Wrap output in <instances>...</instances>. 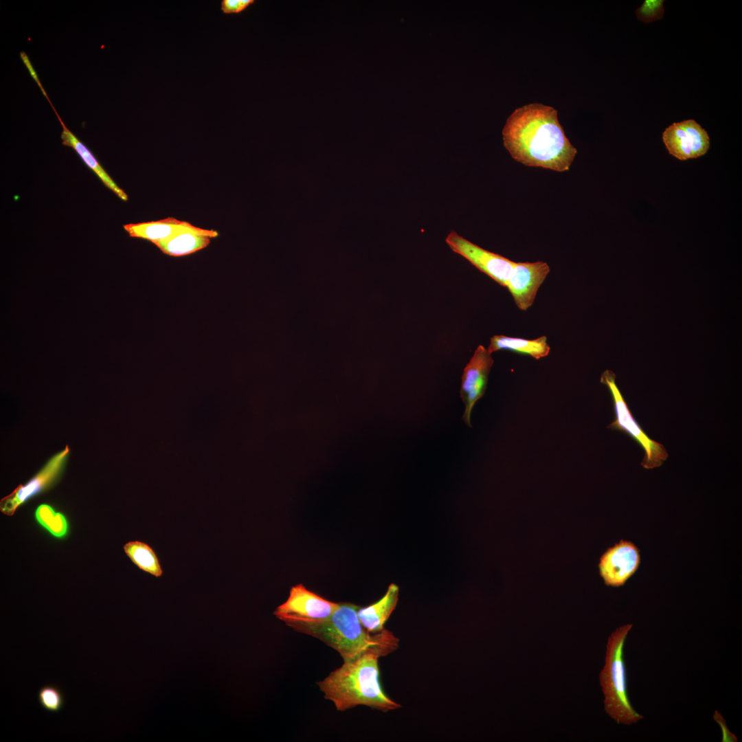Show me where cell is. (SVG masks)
<instances>
[{
	"label": "cell",
	"instance_id": "obj_14",
	"mask_svg": "<svg viewBox=\"0 0 742 742\" xmlns=\"http://www.w3.org/2000/svg\"><path fill=\"white\" fill-rule=\"evenodd\" d=\"M49 104L63 127L60 135L62 144L65 146L73 148L81 158L85 164L97 175L107 188L111 190L120 199L126 201L128 200L127 194L116 184L87 146L67 128L51 102Z\"/></svg>",
	"mask_w": 742,
	"mask_h": 742
},
{
	"label": "cell",
	"instance_id": "obj_11",
	"mask_svg": "<svg viewBox=\"0 0 742 742\" xmlns=\"http://www.w3.org/2000/svg\"><path fill=\"white\" fill-rule=\"evenodd\" d=\"M550 271L549 265L543 261L515 263L506 287L520 310L526 311L532 306Z\"/></svg>",
	"mask_w": 742,
	"mask_h": 742
},
{
	"label": "cell",
	"instance_id": "obj_22",
	"mask_svg": "<svg viewBox=\"0 0 742 742\" xmlns=\"http://www.w3.org/2000/svg\"><path fill=\"white\" fill-rule=\"evenodd\" d=\"M254 2V0H222L221 10L225 14H239Z\"/></svg>",
	"mask_w": 742,
	"mask_h": 742
},
{
	"label": "cell",
	"instance_id": "obj_16",
	"mask_svg": "<svg viewBox=\"0 0 742 742\" xmlns=\"http://www.w3.org/2000/svg\"><path fill=\"white\" fill-rule=\"evenodd\" d=\"M216 231L203 229L199 232L179 233L155 245L165 254L183 256L194 253L207 247L212 238L218 236Z\"/></svg>",
	"mask_w": 742,
	"mask_h": 742
},
{
	"label": "cell",
	"instance_id": "obj_9",
	"mask_svg": "<svg viewBox=\"0 0 742 742\" xmlns=\"http://www.w3.org/2000/svg\"><path fill=\"white\" fill-rule=\"evenodd\" d=\"M640 563L637 546L631 541L620 540L601 555L599 574L606 585L620 587L635 574Z\"/></svg>",
	"mask_w": 742,
	"mask_h": 742
},
{
	"label": "cell",
	"instance_id": "obj_7",
	"mask_svg": "<svg viewBox=\"0 0 742 742\" xmlns=\"http://www.w3.org/2000/svg\"><path fill=\"white\" fill-rule=\"evenodd\" d=\"M337 607L338 603L328 600L298 584L291 588L287 600L273 614L284 623L318 620L329 617Z\"/></svg>",
	"mask_w": 742,
	"mask_h": 742
},
{
	"label": "cell",
	"instance_id": "obj_1",
	"mask_svg": "<svg viewBox=\"0 0 742 742\" xmlns=\"http://www.w3.org/2000/svg\"><path fill=\"white\" fill-rule=\"evenodd\" d=\"M502 138L511 157L526 166L565 172L577 153L559 122L557 111L540 103L516 109L506 120Z\"/></svg>",
	"mask_w": 742,
	"mask_h": 742
},
{
	"label": "cell",
	"instance_id": "obj_12",
	"mask_svg": "<svg viewBox=\"0 0 742 742\" xmlns=\"http://www.w3.org/2000/svg\"><path fill=\"white\" fill-rule=\"evenodd\" d=\"M69 453V447L66 446L27 483L20 484L11 494L3 497L0 502L1 511L7 515H12L20 505L51 485L61 473Z\"/></svg>",
	"mask_w": 742,
	"mask_h": 742
},
{
	"label": "cell",
	"instance_id": "obj_21",
	"mask_svg": "<svg viewBox=\"0 0 742 742\" xmlns=\"http://www.w3.org/2000/svg\"><path fill=\"white\" fill-rule=\"evenodd\" d=\"M663 0H645L636 11L637 19L645 23L660 20L664 16Z\"/></svg>",
	"mask_w": 742,
	"mask_h": 742
},
{
	"label": "cell",
	"instance_id": "obj_19",
	"mask_svg": "<svg viewBox=\"0 0 742 742\" xmlns=\"http://www.w3.org/2000/svg\"><path fill=\"white\" fill-rule=\"evenodd\" d=\"M35 518L43 528L56 538H63L68 532V521L65 515L48 504H41L37 508Z\"/></svg>",
	"mask_w": 742,
	"mask_h": 742
},
{
	"label": "cell",
	"instance_id": "obj_23",
	"mask_svg": "<svg viewBox=\"0 0 742 742\" xmlns=\"http://www.w3.org/2000/svg\"><path fill=\"white\" fill-rule=\"evenodd\" d=\"M20 56H21V60H23L24 65L26 66L27 70L29 71L31 76L35 80V82L37 83V85L39 87L40 89L41 90L42 93H43V95L45 96V98L49 101V98H48L47 94L46 93L45 89H43V87L42 86V84L40 82L39 78H38V77L37 76V74H36L34 68L33 67L32 65L31 64V62H30L27 55L24 52H21L20 53Z\"/></svg>",
	"mask_w": 742,
	"mask_h": 742
},
{
	"label": "cell",
	"instance_id": "obj_20",
	"mask_svg": "<svg viewBox=\"0 0 742 742\" xmlns=\"http://www.w3.org/2000/svg\"><path fill=\"white\" fill-rule=\"evenodd\" d=\"M38 701L43 709L56 713L60 712L65 705V696L58 686L47 684L38 690Z\"/></svg>",
	"mask_w": 742,
	"mask_h": 742
},
{
	"label": "cell",
	"instance_id": "obj_24",
	"mask_svg": "<svg viewBox=\"0 0 742 742\" xmlns=\"http://www.w3.org/2000/svg\"><path fill=\"white\" fill-rule=\"evenodd\" d=\"M714 718L718 723H719V725H720V726L721 728V730H722V732H723V741H736L734 739L737 740V738L734 737V735H733L731 732H730L728 729H727L726 722L724 721L723 719L721 718V716L718 712V711H715Z\"/></svg>",
	"mask_w": 742,
	"mask_h": 742
},
{
	"label": "cell",
	"instance_id": "obj_10",
	"mask_svg": "<svg viewBox=\"0 0 742 742\" xmlns=\"http://www.w3.org/2000/svg\"><path fill=\"white\" fill-rule=\"evenodd\" d=\"M487 349L479 345L464 369L460 389L461 398L465 405L462 419L471 427V414L475 403L484 394L488 374L493 359Z\"/></svg>",
	"mask_w": 742,
	"mask_h": 742
},
{
	"label": "cell",
	"instance_id": "obj_15",
	"mask_svg": "<svg viewBox=\"0 0 742 742\" xmlns=\"http://www.w3.org/2000/svg\"><path fill=\"white\" fill-rule=\"evenodd\" d=\"M399 588L396 584L388 586L384 596L378 601L365 607H359L357 615L363 627L370 633H376L384 629V625L396 608Z\"/></svg>",
	"mask_w": 742,
	"mask_h": 742
},
{
	"label": "cell",
	"instance_id": "obj_6",
	"mask_svg": "<svg viewBox=\"0 0 742 742\" xmlns=\"http://www.w3.org/2000/svg\"><path fill=\"white\" fill-rule=\"evenodd\" d=\"M445 241L453 252L464 257L501 286L506 287L515 262L479 247L454 231L447 235Z\"/></svg>",
	"mask_w": 742,
	"mask_h": 742
},
{
	"label": "cell",
	"instance_id": "obj_5",
	"mask_svg": "<svg viewBox=\"0 0 742 742\" xmlns=\"http://www.w3.org/2000/svg\"><path fill=\"white\" fill-rule=\"evenodd\" d=\"M600 381L609 389L614 404L615 420L607 427L626 433L641 446L644 451L641 462L642 467L652 469L662 466L668 456L664 446L650 438L636 420L616 383L614 372L606 370L601 374Z\"/></svg>",
	"mask_w": 742,
	"mask_h": 742
},
{
	"label": "cell",
	"instance_id": "obj_2",
	"mask_svg": "<svg viewBox=\"0 0 742 742\" xmlns=\"http://www.w3.org/2000/svg\"><path fill=\"white\" fill-rule=\"evenodd\" d=\"M359 607L350 603H338L335 611L325 619L291 621L285 624L332 647L340 654L344 662L367 651L376 652L381 657L395 651L399 647L398 638L385 629L376 633L368 631L358 618Z\"/></svg>",
	"mask_w": 742,
	"mask_h": 742
},
{
	"label": "cell",
	"instance_id": "obj_3",
	"mask_svg": "<svg viewBox=\"0 0 742 742\" xmlns=\"http://www.w3.org/2000/svg\"><path fill=\"white\" fill-rule=\"evenodd\" d=\"M381 657L376 652L367 651L344 661L341 666L317 682L325 699L331 701L339 711L359 705L383 712L400 708L381 686L378 664Z\"/></svg>",
	"mask_w": 742,
	"mask_h": 742
},
{
	"label": "cell",
	"instance_id": "obj_18",
	"mask_svg": "<svg viewBox=\"0 0 742 742\" xmlns=\"http://www.w3.org/2000/svg\"><path fill=\"white\" fill-rule=\"evenodd\" d=\"M124 550L132 562L140 570L156 577H160L163 574L158 557L148 544L139 541H129L124 546Z\"/></svg>",
	"mask_w": 742,
	"mask_h": 742
},
{
	"label": "cell",
	"instance_id": "obj_13",
	"mask_svg": "<svg viewBox=\"0 0 742 742\" xmlns=\"http://www.w3.org/2000/svg\"><path fill=\"white\" fill-rule=\"evenodd\" d=\"M124 228L131 237L143 238L155 245L179 233L203 229L191 223L169 217L159 221L128 223Z\"/></svg>",
	"mask_w": 742,
	"mask_h": 742
},
{
	"label": "cell",
	"instance_id": "obj_17",
	"mask_svg": "<svg viewBox=\"0 0 742 742\" xmlns=\"http://www.w3.org/2000/svg\"><path fill=\"white\" fill-rule=\"evenodd\" d=\"M500 350L526 354L539 359L548 355L550 347L548 344L547 337L545 335L535 339H525L504 335L491 337L487 348L488 352L491 354Z\"/></svg>",
	"mask_w": 742,
	"mask_h": 742
},
{
	"label": "cell",
	"instance_id": "obj_8",
	"mask_svg": "<svg viewBox=\"0 0 742 742\" xmlns=\"http://www.w3.org/2000/svg\"><path fill=\"white\" fill-rule=\"evenodd\" d=\"M662 140L668 153L679 160L701 157L710 148L708 133L694 120L673 123L663 132Z\"/></svg>",
	"mask_w": 742,
	"mask_h": 742
},
{
	"label": "cell",
	"instance_id": "obj_4",
	"mask_svg": "<svg viewBox=\"0 0 742 742\" xmlns=\"http://www.w3.org/2000/svg\"><path fill=\"white\" fill-rule=\"evenodd\" d=\"M631 624L618 628L608 638L605 664L600 673L606 712L618 723H635L643 716L632 707L627 693L624 647Z\"/></svg>",
	"mask_w": 742,
	"mask_h": 742
}]
</instances>
